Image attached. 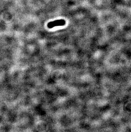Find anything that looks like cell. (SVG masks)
<instances>
[{
    "instance_id": "obj_1",
    "label": "cell",
    "mask_w": 131,
    "mask_h": 132,
    "mask_svg": "<svg viewBox=\"0 0 131 132\" xmlns=\"http://www.w3.org/2000/svg\"><path fill=\"white\" fill-rule=\"evenodd\" d=\"M66 22L63 19L57 20L54 21H51L47 24V27L49 28H52L57 26H62L65 25Z\"/></svg>"
}]
</instances>
